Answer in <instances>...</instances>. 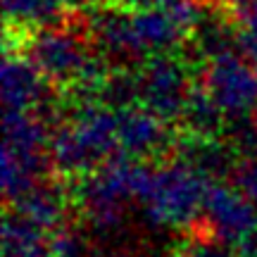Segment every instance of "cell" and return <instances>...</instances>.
Here are the masks:
<instances>
[{
	"label": "cell",
	"mask_w": 257,
	"mask_h": 257,
	"mask_svg": "<svg viewBox=\"0 0 257 257\" xmlns=\"http://www.w3.org/2000/svg\"><path fill=\"white\" fill-rule=\"evenodd\" d=\"M48 245L53 257H83V250H86L81 233L72 229L69 224L48 231Z\"/></svg>",
	"instance_id": "cell-13"
},
{
	"label": "cell",
	"mask_w": 257,
	"mask_h": 257,
	"mask_svg": "<svg viewBox=\"0 0 257 257\" xmlns=\"http://www.w3.org/2000/svg\"><path fill=\"white\" fill-rule=\"evenodd\" d=\"M200 81L226 119L245 117L257 110V69L238 50L210 57L202 67Z\"/></svg>",
	"instance_id": "cell-4"
},
{
	"label": "cell",
	"mask_w": 257,
	"mask_h": 257,
	"mask_svg": "<svg viewBox=\"0 0 257 257\" xmlns=\"http://www.w3.org/2000/svg\"><path fill=\"white\" fill-rule=\"evenodd\" d=\"M231 184L257 205V157H238L231 167Z\"/></svg>",
	"instance_id": "cell-14"
},
{
	"label": "cell",
	"mask_w": 257,
	"mask_h": 257,
	"mask_svg": "<svg viewBox=\"0 0 257 257\" xmlns=\"http://www.w3.org/2000/svg\"><path fill=\"white\" fill-rule=\"evenodd\" d=\"M69 186H57L55 181L48 184H36L31 191H27L22 198L10 202V210L19 212L22 217L29 221L38 224L41 229L53 231L57 226L67 224V214H69V205H74L72 191H67Z\"/></svg>",
	"instance_id": "cell-8"
},
{
	"label": "cell",
	"mask_w": 257,
	"mask_h": 257,
	"mask_svg": "<svg viewBox=\"0 0 257 257\" xmlns=\"http://www.w3.org/2000/svg\"><path fill=\"white\" fill-rule=\"evenodd\" d=\"M3 257H53L48 231L8 207L3 219Z\"/></svg>",
	"instance_id": "cell-11"
},
{
	"label": "cell",
	"mask_w": 257,
	"mask_h": 257,
	"mask_svg": "<svg viewBox=\"0 0 257 257\" xmlns=\"http://www.w3.org/2000/svg\"><path fill=\"white\" fill-rule=\"evenodd\" d=\"M24 55L36 64V69L46 76L53 88L69 91L76 81L83 64L93 55L88 41L72 27H43L31 31L27 43L22 46Z\"/></svg>",
	"instance_id": "cell-2"
},
{
	"label": "cell",
	"mask_w": 257,
	"mask_h": 257,
	"mask_svg": "<svg viewBox=\"0 0 257 257\" xmlns=\"http://www.w3.org/2000/svg\"><path fill=\"white\" fill-rule=\"evenodd\" d=\"M69 0H3L5 27L36 31L43 27L62 24Z\"/></svg>",
	"instance_id": "cell-12"
},
{
	"label": "cell",
	"mask_w": 257,
	"mask_h": 257,
	"mask_svg": "<svg viewBox=\"0 0 257 257\" xmlns=\"http://www.w3.org/2000/svg\"><path fill=\"white\" fill-rule=\"evenodd\" d=\"M124 10H146V8H160L165 0H110Z\"/></svg>",
	"instance_id": "cell-16"
},
{
	"label": "cell",
	"mask_w": 257,
	"mask_h": 257,
	"mask_svg": "<svg viewBox=\"0 0 257 257\" xmlns=\"http://www.w3.org/2000/svg\"><path fill=\"white\" fill-rule=\"evenodd\" d=\"M50 88L43 74L24 53L5 50L3 62V105L5 110H38Z\"/></svg>",
	"instance_id": "cell-7"
},
{
	"label": "cell",
	"mask_w": 257,
	"mask_h": 257,
	"mask_svg": "<svg viewBox=\"0 0 257 257\" xmlns=\"http://www.w3.org/2000/svg\"><path fill=\"white\" fill-rule=\"evenodd\" d=\"M229 10L231 19L236 22V29H238L240 36H248L257 41V0H236V3H219Z\"/></svg>",
	"instance_id": "cell-15"
},
{
	"label": "cell",
	"mask_w": 257,
	"mask_h": 257,
	"mask_svg": "<svg viewBox=\"0 0 257 257\" xmlns=\"http://www.w3.org/2000/svg\"><path fill=\"white\" fill-rule=\"evenodd\" d=\"M205 229L214 238L224 240L236 250L243 238L257 229V205L233 184H224L219 179H212L207 195H205Z\"/></svg>",
	"instance_id": "cell-5"
},
{
	"label": "cell",
	"mask_w": 257,
	"mask_h": 257,
	"mask_svg": "<svg viewBox=\"0 0 257 257\" xmlns=\"http://www.w3.org/2000/svg\"><path fill=\"white\" fill-rule=\"evenodd\" d=\"M72 5H79V8H95V5H102V3H110V0H69Z\"/></svg>",
	"instance_id": "cell-17"
},
{
	"label": "cell",
	"mask_w": 257,
	"mask_h": 257,
	"mask_svg": "<svg viewBox=\"0 0 257 257\" xmlns=\"http://www.w3.org/2000/svg\"><path fill=\"white\" fill-rule=\"evenodd\" d=\"M224 112L219 110V105L214 102L210 91L205 88V83L200 79H193L188 95H186L184 110H181V131L195 134V136L205 138H217L219 131L224 128Z\"/></svg>",
	"instance_id": "cell-10"
},
{
	"label": "cell",
	"mask_w": 257,
	"mask_h": 257,
	"mask_svg": "<svg viewBox=\"0 0 257 257\" xmlns=\"http://www.w3.org/2000/svg\"><path fill=\"white\" fill-rule=\"evenodd\" d=\"M134 27L138 31V38L148 55L155 53H172L176 48H181L186 41V31L165 8H146V10H131Z\"/></svg>",
	"instance_id": "cell-9"
},
{
	"label": "cell",
	"mask_w": 257,
	"mask_h": 257,
	"mask_svg": "<svg viewBox=\"0 0 257 257\" xmlns=\"http://www.w3.org/2000/svg\"><path fill=\"white\" fill-rule=\"evenodd\" d=\"M117 136L119 150L136 160H153V155H172L176 138L169 121L157 117L143 105H128L117 110Z\"/></svg>",
	"instance_id": "cell-6"
},
{
	"label": "cell",
	"mask_w": 257,
	"mask_h": 257,
	"mask_svg": "<svg viewBox=\"0 0 257 257\" xmlns=\"http://www.w3.org/2000/svg\"><path fill=\"white\" fill-rule=\"evenodd\" d=\"M138 105L153 110L157 117L179 121L186 95L193 83L191 67L184 57L172 53H155L136 67Z\"/></svg>",
	"instance_id": "cell-3"
},
{
	"label": "cell",
	"mask_w": 257,
	"mask_h": 257,
	"mask_svg": "<svg viewBox=\"0 0 257 257\" xmlns=\"http://www.w3.org/2000/svg\"><path fill=\"white\" fill-rule=\"evenodd\" d=\"M165 257H191V255H188V250H186V245H181V248H174L172 252H167Z\"/></svg>",
	"instance_id": "cell-18"
},
{
	"label": "cell",
	"mask_w": 257,
	"mask_h": 257,
	"mask_svg": "<svg viewBox=\"0 0 257 257\" xmlns=\"http://www.w3.org/2000/svg\"><path fill=\"white\" fill-rule=\"evenodd\" d=\"M212 176L181 157L153 165L138 205L143 219L153 229L193 231L205 214V195Z\"/></svg>",
	"instance_id": "cell-1"
}]
</instances>
